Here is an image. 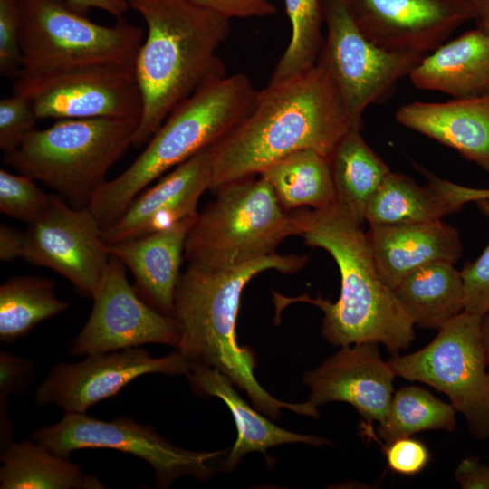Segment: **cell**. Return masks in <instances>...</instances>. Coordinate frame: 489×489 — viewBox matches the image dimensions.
I'll return each mask as SVG.
<instances>
[{"instance_id":"ac0fdd59","label":"cell","mask_w":489,"mask_h":489,"mask_svg":"<svg viewBox=\"0 0 489 489\" xmlns=\"http://www.w3.org/2000/svg\"><path fill=\"white\" fill-rule=\"evenodd\" d=\"M211 184V147H208L138 195L114 224L102 228L104 242L110 245L179 224L193 223L198 214V200Z\"/></svg>"},{"instance_id":"e0dca14e","label":"cell","mask_w":489,"mask_h":489,"mask_svg":"<svg viewBox=\"0 0 489 489\" xmlns=\"http://www.w3.org/2000/svg\"><path fill=\"white\" fill-rule=\"evenodd\" d=\"M396 377L381 358L379 344L361 342L341 346L320 366L308 370L303 383L309 399L319 407L340 401L351 405L368 423L385 420L394 395Z\"/></svg>"},{"instance_id":"f546056e","label":"cell","mask_w":489,"mask_h":489,"mask_svg":"<svg viewBox=\"0 0 489 489\" xmlns=\"http://www.w3.org/2000/svg\"><path fill=\"white\" fill-rule=\"evenodd\" d=\"M456 410L427 389L407 386L394 392L385 420L379 423L378 435L390 442L428 430L454 431Z\"/></svg>"},{"instance_id":"d4e9b609","label":"cell","mask_w":489,"mask_h":489,"mask_svg":"<svg viewBox=\"0 0 489 489\" xmlns=\"http://www.w3.org/2000/svg\"><path fill=\"white\" fill-rule=\"evenodd\" d=\"M0 460L1 489L104 488L98 477L37 442L10 441L1 446Z\"/></svg>"},{"instance_id":"b9f144b4","label":"cell","mask_w":489,"mask_h":489,"mask_svg":"<svg viewBox=\"0 0 489 489\" xmlns=\"http://www.w3.org/2000/svg\"><path fill=\"white\" fill-rule=\"evenodd\" d=\"M72 9L85 14L91 8L101 9L111 14L117 20L130 8L129 0H64Z\"/></svg>"},{"instance_id":"1f68e13d","label":"cell","mask_w":489,"mask_h":489,"mask_svg":"<svg viewBox=\"0 0 489 489\" xmlns=\"http://www.w3.org/2000/svg\"><path fill=\"white\" fill-rule=\"evenodd\" d=\"M51 196L39 188L34 179L0 170V211L3 214L30 225L47 210Z\"/></svg>"},{"instance_id":"836d02e7","label":"cell","mask_w":489,"mask_h":489,"mask_svg":"<svg viewBox=\"0 0 489 489\" xmlns=\"http://www.w3.org/2000/svg\"><path fill=\"white\" fill-rule=\"evenodd\" d=\"M479 211L489 219V198L475 202ZM465 311L484 315L489 312V244L474 262L461 271Z\"/></svg>"},{"instance_id":"83f0119b","label":"cell","mask_w":489,"mask_h":489,"mask_svg":"<svg viewBox=\"0 0 489 489\" xmlns=\"http://www.w3.org/2000/svg\"><path fill=\"white\" fill-rule=\"evenodd\" d=\"M457 210L431 187L390 171L369 199L365 222L369 226L425 223L442 220Z\"/></svg>"},{"instance_id":"484cf974","label":"cell","mask_w":489,"mask_h":489,"mask_svg":"<svg viewBox=\"0 0 489 489\" xmlns=\"http://www.w3.org/2000/svg\"><path fill=\"white\" fill-rule=\"evenodd\" d=\"M360 129L361 124L353 125L329 160L335 202L363 225L369 199L391 170L366 143Z\"/></svg>"},{"instance_id":"7c38bea8","label":"cell","mask_w":489,"mask_h":489,"mask_svg":"<svg viewBox=\"0 0 489 489\" xmlns=\"http://www.w3.org/2000/svg\"><path fill=\"white\" fill-rule=\"evenodd\" d=\"M14 92L26 96L38 120H140L142 100L134 69L89 66L19 75Z\"/></svg>"},{"instance_id":"d6a6232c","label":"cell","mask_w":489,"mask_h":489,"mask_svg":"<svg viewBox=\"0 0 489 489\" xmlns=\"http://www.w3.org/2000/svg\"><path fill=\"white\" fill-rule=\"evenodd\" d=\"M38 118L29 99L20 93L0 101V148L5 154L16 149L35 129Z\"/></svg>"},{"instance_id":"4fadbf2b","label":"cell","mask_w":489,"mask_h":489,"mask_svg":"<svg viewBox=\"0 0 489 489\" xmlns=\"http://www.w3.org/2000/svg\"><path fill=\"white\" fill-rule=\"evenodd\" d=\"M23 257L68 279L85 296L97 292L110 258L102 226L88 208L51 196L44 214L24 232Z\"/></svg>"},{"instance_id":"d590c367","label":"cell","mask_w":489,"mask_h":489,"mask_svg":"<svg viewBox=\"0 0 489 489\" xmlns=\"http://www.w3.org/2000/svg\"><path fill=\"white\" fill-rule=\"evenodd\" d=\"M34 372L33 363L7 351L0 354V442L1 446L12 441V427L7 417L6 406L10 394L19 393L30 382Z\"/></svg>"},{"instance_id":"277c9868","label":"cell","mask_w":489,"mask_h":489,"mask_svg":"<svg viewBox=\"0 0 489 489\" xmlns=\"http://www.w3.org/2000/svg\"><path fill=\"white\" fill-rule=\"evenodd\" d=\"M147 33L134 64L142 100L132 145L144 146L169 112L204 85L226 76L217 54L230 20L191 0H129Z\"/></svg>"},{"instance_id":"6da1fadb","label":"cell","mask_w":489,"mask_h":489,"mask_svg":"<svg viewBox=\"0 0 489 489\" xmlns=\"http://www.w3.org/2000/svg\"><path fill=\"white\" fill-rule=\"evenodd\" d=\"M291 215L296 235L336 262L341 288L335 302L321 296L286 298L273 292L277 309L294 302L317 306L323 312L322 336L333 346L375 342L393 356L408 349L415 325L382 278L362 225L337 202L319 209H295Z\"/></svg>"},{"instance_id":"f35d334b","label":"cell","mask_w":489,"mask_h":489,"mask_svg":"<svg viewBox=\"0 0 489 489\" xmlns=\"http://www.w3.org/2000/svg\"><path fill=\"white\" fill-rule=\"evenodd\" d=\"M424 175L428 180V186L441 194L458 209L465 204L483 198H489V188H476L461 186L448 180L441 179L427 171Z\"/></svg>"},{"instance_id":"4dcf8cb0","label":"cell","mask_w":489,"mask_h":489,"mask_svg":"<svg viewBox=\"0 0 489 489\" xmlns=\"http://www.w3.org/2000/svg\"><path fill=\"white\" fill-rule=\"evenodd\" d=\"M283 1L292 28L291 38L269 83L285 81L313 67L324 43L321 0Z\"/></svg>"},{"instance_id":"d6986e66","label":"cell","mask_w":489,"mask_h":489,"mask_svg":"<svg viewBox=\"0 0 489 489\" xmlns=\"http://www.w3.org/2000/svg\"><path fill=\"white\" fill-rule=\"evenodd\" d=\"M396 119L489 173V93L445 102L414 101L400 107Z\"/></svg>"},{"instance_id":"3957f363","label":"cell","mask_w":489,"mask_h":489,"mask_svg":"<svg viewBox=\"0 0 489 489\" xmlns=\"http://www.w3.org/2000/svg\"><path fill=\"white\" fill-rule=\"evenodd\" d=\"M308 256L273 254L255 261L221 270L188 264L180 273L176 292L174 319L179 340L176 346L190 367L216 369L244 390L255 409L276 419L282 409L317 418L318 408L308 400L290 403L269 394L255 379L256 357L237 340L236 321L245 285L268 270L292 273L301 270Z\"/></svg>"},{"instance_id":"60d3db41","label":"cell","mask_w":489,"mask_h":489,"mask_svg":"<svg viewBox=\"0 0 489 489\" xmlns=\"http://www.w3.org/2000/svg\"><path fill=\"white\" fill-rule=\"evenodd\" d=\"M24 232L1 224L0 225V259L11 262L23 257L24 250Z\"/></svg>"},{"instance_id":"9a60e30c","label":"cell","mask_w":489,"mask_h":489,"mask_svg":"<svg viewBox=\"0 0 489 489\" xmlns=\"http://www.w3.org/2000/svg\"><path fill=\"white\" fill-rule=\"evenodd\" d=\"M190 366L178 352L151 357L139 347L91 354L77 363H59L35 392L39 405H55L65 413L84 414L117 394L133 379L149 373L187 375Z\"/></svg>"},{"instance_id":"5b68a950","label":"cell","mask_w":489,"mask_h":489,"mask_svg":"<svg viewBox=\"0 0 489 489\" xmlns=\"http://www.w3.org/2000/svg\"><path fill=\"white\" fill-rule=\"evenodd\" d=\"M258 92L245 74L235 73L177 105L131 165L92 197L88 208L102 228L114 224L155 179L230 133L251 112Z\"/></svg>"},{"instance_id":"f1b7e54d","label":"cell","mask_w":489,"mask_h":489,"mask_svg":"<svg viewBox=\"0 0 489 489\" xmlns=\"http://www.w3.org/2000/svg\"><path fill=\"white\" fill-rule=\"evenodd\" d=\"M68 307V302L56 296L51 280L36 276L10 278L0 287V340L12 342Z\"/></svg>"},{"instance_id":"52a82bcc","label":"cell","mask_w":489,"mask_h":489,"mask_svg":"<svg viewBox=\"0 0 489 489\" xmlns=\"http://www.w3.org/2000/svg\"><path fill=\"white\" fill-rule=\"evenodd\" d=\"M214 192L215 199L187 232L188 264L209 270L239 266L276 254L284 239L296 235L291 212L262 177L232 181Z\"/></svg>"},{"instance_id":"ffe728a7","label":"cell","mask_w":489,"mask_h":489,"mask_svg":"<svg viewBox=\"0 0 489 489\" xmlns=\"http://www.w3.org/2000/svg\"><path fill=\"white\" fill-rule=\"evenodd\" d=\"M367 234L378 269L393 290L417 269L437 261L455 264L463 254L457 230L442 220L373 225Z\"/></svg>"},{"instance_id":"4316f807","label":"cell","mask_w":489,"mask_h":489,"mask_svg":"<svg viewBox=\"0 0 489 489\" xmlns=\"http://www.w3.org/2000/svg\"><path fill=\"white\" fill-rule=\"evenodd\" d=\"M258 176L270 184L280 205L288 212L323 208L335 202L330 160L315 150L304 149L287 155Z\"/></svg>"},{"instance_id":"44dd1931","label":"cell","mask_w":489,"mask_h":489,"mask_svg":"<svg viewBox=\"0 0 489 489\" xmlns=\"http://www.w3.org/2000/svg\"><path fill=\"white\" fill-rule=\"evenodd\" d=\"M193 223L179 224L109 245L110 254L132 273L149 304L172 317L185 242Z\"/></svg>"},{"instance_id":"2e32d148","label":"cell","mask_w":489,"mask_h":489,"mask_svg":"<svg viewBox=\"0 0 489 489\" xmlns=\"http://www.w3.org/2000/svg\"><path fill=\"white\" fill-rule=\"evenodd\" d=\"M361 33L394 52L427 54L477 10L461 0H344Z\"/></svg>"},{"instance_id":"7402d4cb","label":"cell","mask_w":489,"mask_h":489,"mask_svg":"<svg viewBox=\"0 0 489 489\" xmlns=\"http://www.w3.org/2000/svg\"><path fill=\"white\" fill-rule=\"evenodd\" d=\"M408 78L420 90L453 99L489 93V34L477 27L426 54Z\"/></svg>"},{"instance_id":"7a4b0ae2","label":"cell","mask_w":489,"mask_h":489,"mask_svg":"<svg viewBox=\"0 0 489 489\" xmlns=\"http://www.w3.org/2000/svg\"><path fill=\"white\" fill-rule=\"evenodd\" d=\"M356 123L326 71L311 69L259 91L246 118L211 147L213 192L259 175L293 152L312 149L330 158Z\"/></svg>"},{"instance_id":"5bb4252c","label":"cell","mask_w":489,"mask_h":489,"mask_svg":"<svg viewBox=\"0 0 489 489\" xmlns=\"http://www.w3.org/2000/svg\"><path fill=\"white\" fill-rule=\"evenodd\" d=\"M85 326L70 346L73 356L105 353L149 343L177 346L174 317L143 302L129 284L126 266L110 254L103 280L93 296Z\"/></svg>"},{"instance_id":"603a6c76","label":"cell","mask_w":489,"mask_h":489,"mask_svg":"<svg viewBox=\"0 0 489 489\" xmlns=\"http://www.w3.org/2000/svg\"><path fill=\"white\" fill-rule=\"evenodd\" d=\"M193 391L202 397H216L229 408L237 430V437L222 463V471H233L243 456L261 452L267 457L271 447L292 443L331 446L329 439L293 433L277 427L254 410L235 389L233 382L213 368L190 367L187 375Z\"/></svg>"},{"instance_id":"8d00e7d4","label":"cell","mask_w":489,"mask_h":489,"mask_svg":"<svg viewBox=\"0 0 489 489\" xmlns=\"http://www.w3.org/2000/svg\"><path fill=\"white\" fill-rule=\"evenodd\" d=\"M383 449L389 469L403 475L420 473L429 461L427 446L411 436L396 439Z\"/></svg>"},{"instance_id":"8fae6325","label":"cell","mask_w":489,"mask_h":489,"mask_svg":"<svg viewBox=\"0 0 489 489\" xmlns=\"http://www.w3.org/2000/svg\"><path fill=\"white\" fill-rule=\"evenodd\" d=\"M326 38L317 60L336 86L349 115L361 123L366 108L382 101L424 54L383 49L369 41L344 0H321Z\"/></svg>"},{"instance_id":"8992f818","label":"cell","mask_w":489,"mask_h":489,"mask_svg":"<svg viewBox=\"0 0 489 489\" xmlns=\"http://www.w3.org/2000/svg\"><path fill=\"white\" fill-rule=\"evenodd\" d=\"M139 120L95 118L58 120L34 129L7 165L58 192L74 208L88 207L112 165L132 145Z\"/></svg>"},{"instance_id":"f6af8a7d","label":"cell","mask_w":489,"mask_h":489,"mask_svg":"<svg viewBox=\"0 0 489 489\" xmlns=\"http://www.w3.org/2000/svg\"><path fill=\"white\" fill-rule=\"evenodd\" d=\"M461 1L465 2V3L473 5L477 10L481 5H483L488 0H461Z\"/></svg>"},{"instance_id":"ee69618b","label":"cell","mask_w":489,"mask_h":489,"mask_svg":"<svg viewBox=\"0 0 489 489\" xmlns=\"http://www.w3.org/2000/svg\"><path fill=\"white\" fill-rule=\"evenodd\" d=\"M477 27L489 34V0L477 9Z\"/></svg>"},{"instance_id":"ab89813d","label":"cell","mask_w":489,"mask_h":489,"mask_svg":"<svg viewBox=\"0 0 489 489\" xmlns=\"http://www.w3.org/2000/svg\"><path fill=\"white\" fill-rule=\"evenodd\" d=\"M455 479L463 489H489V464L467 456L455 469Z\"/></svg>"},{"instance_id":"cb8c5ba5","label":"cell","mask_w":489,"mask_h":489,"mask_svg":"<svg viewBox=\"0 0 489 489\" xmlns=\"http://www.w3.org/2000/svg\"><path fill=\"white\" fill-rule=\"evenodd\" d=\"M415 326L440 330L465 311L464 283L455 264L437 261L406 276L394 289Z\"/></svg>"},{"instance_id":"74e56055","label":"cell","mask_w":489,"mask_h":489,"mask_svg":"<svg viewBox=\"0 0 489 489\" xmlns=\"http://www.w3.org/2000/svg\"><path fill=\"white\" fill-rule=\"evenodd\" d=\"M224 17L233 18L267 17L277 13V7L270 0H191Z\"/></svg>"},{"instance_id":"9c48e42d","label":"cell","mask_w":489,"mask_h":489,"mask_svg":"<svg viewBox=\"0 0 489 489\" xmlns=\"http://www.w3.org/2000/svg\"><path fill=\"white\" fill-rule=\"evenodd\" d=\"M482 316L464 311L424 348L388 361L396 376L445 393L471 435L489 438V382L481 337Z\"/></svg>"},{"instance_id":"e575fe53","label":"cell","mask_w":489,"mask_h":489,"mask_svg":"<svg viewBox=\"0 0 489 489\" xmlns=\"http://www.w3.org/2000/svg\"><path fill=\"white\" fill-rule=\"evenodd\" d=\"M20 0H0V73L17 78L22 70Z\"/></svg>"},{"instance_id":"7bdbcfd3","label":"cell","mask_w":489,"mask_h":489,"mask_svg":"<svg viewBox=\"0 0 489 489\" xmlns=\"http://www.w3.org/2000/svg\"><path fill=\"white\" fill-rule=\"evenodd\" d=\"M481 337L487 363V375L489 382V312L482 316Z\"/></svg>"},{"instance_id":"ba28073f","label":"cell","mask_w":489,"mask_h":489,"mask_svg":"<svg viewBox=\"0 0 489 489\" xmlns=\"http://www.w3.org/2000/svg\"><path fill=\"white\" fill-rule=\"evenodd\" d=\"M23 56L19 75L89 66L134 69L144 31L123 19L93 23L64 0H20Z\"/></svg>"},{"instance_id":"30bf717a","label":"cell","mask_w":489,"mask_h":489,"mask_svg":"<svg viewBox=\"0 0 489 489\" xmlns=\"http://www.w3.org/2000/svg\"><path fill=\"white\" fill-rule=\"evenodd\" d=\"M32 438L52 452L69 458L72 452L110 448L138 456L155 472V484L168 488L181 476L205 481L222 470L225 451L198 452L173 446L154 428L120 417L103 421L84 414L65 413L58 423L43 427Z\"/></svg>"}]
</instances>
